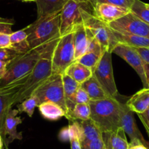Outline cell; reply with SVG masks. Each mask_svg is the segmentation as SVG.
<instances>
[{"label":"cell","instance_id":"1","mask_svg":"<svg viewBox=\"0 0 149 149\" xmlns=\"http://www.w3.org/2000/svg\"><path fill=\"white\" fill-rule=\"evenodd\" d=\"M59 39L58 38L46 45L29 50L9 62L5 74L0 80V87L31 72L42 57L53 52L54 48Z\"/></svg>","mask_w":149,"mask_h":149},{"label":"cell","instance_id":"2","mask_svg":"<svg viewBox=\"0 0 149 149\" xmlns=\"http://www.w3.org/2000/svg\"><path fill=\"white\" fill-rule=\"evenodd\" d=\"M120 102L116 98L90 100V119L102 133H111L121 127Z\"/></svg>","mask_w":149,"mask_h":149},{"label":"cell","instance_id":"3","mask_svg":"<svg viewBox=\"0 0 149 149\" xmlns=\"http://www.w3.org/2000/svg\"><path fill=\"white\" fill-rule=\"evenodd\" d=\"M61 12H57L45 17L37 18L31 24L23 29L27 34L31 49L46 45L61 37Z\"/></svg>","mask_w":149,"mask_h":149},{"label":"cell","instance_id":"4","mask_svg":"<svg viewBox=\"0 0 149 149\" xmlns=\"http://www.w3.org/2000/svg\"><path fill=\"white\" fill-rule=\"evenodd\" d=\"M93 5L90 1L68 0L61 12L60 35L72 32L74 27L83 23L88 14H93Z\"/></svg>","mask_w":149,"mask_h":149},{"label":"cell","instance_id":"5","mask_svg":"<svg viewBox=\"0 0 149 149\" xmlns=\"http://www.w3.org/2000/svg\"><path fill=\"white\" fill-rule=\"evenodd\" d=\"M52 53L47 54L39 60L28 76L24 84L19 91L15 105L31 96L35 90L42 85L52 73Z\"/></svg>","mask_w":149,"mask_h":149},{"label":"cell","instance_id":"6","mask_svg":"<svg viewBox=\"0 0 149 149\" xmlns=\"http://www.w3.org/2000/svg\"><path fill=\"white\" fill-rule=\"evenodd\" d=\"M31 96L36 98L38 105L45 102H52L61 107L67 112L64 97L62 74H52L33 91Z\"/></svg>","mask_w":149,"mask_h":149},{"label":"cell","instance_id":"7","mask_svg":"<svg viewBox=\"0 0 149 149\" xmlns=\"http://www.w3.org/2000/svg\"><path fill=\"white\" fill-rule=\"evenodd\" d=\"M52 74H63L67 67L75 61L73 33L64 34L60 37L52 52Z\"/></svg>","mask_w":149,"mask_h":149},{"label":"cell","instance_id":"8","mask_svg":"<svg viewBox=\"0 0 149 149\" xmlns=\"http://www.w3.org/2000/svg\"><path fill=\"white\" fill-rule=\"evenodd\" d=\"M83 23L99 42L103 53L106 51L112 53L113 48L119 44L113 30L109 25L97 19L93 14L87 15Z\"/></svg>","mask_w":149,"mask_h":149},{"label":"cell","instance_id":"9","mask_svg":"<svg viewBox=\"0 0 149 149\" xmlns=\"http://www.w3.org/2000/svg\"><path fill=\"white\" fill-rule=\"evenodd\" d=\"M111 54L109 51L103 53L93 74L109 96L116 98L119 92L113 76Z\"/></svg>","mask_w":149,"mask_h":149},{"label":"cell","instance_id":"10","mask_svg":"<svg viewBox=\"0 0 149 149\" xmlns=\"http://www.w3.org/2000/svg\"><path fill=\"white\" fill-rule=\"evenodd\" d=\"M29 73L0 87V134L2 138L4 136V125L6 115L12 109V107L15 105V100L19 91L24 84Z\"/></svg>","mask_w":149,"mask_h":149},{"label":"cell","instance_id":"11","mask_svg":"<svg viewBox=\"0 0 149 149\" xmlns=\"http://www.w3.org/2000/svg\"><path fill=\"white\" fill-rule=\"evenodd\" d=\"M109 26L115 32L149 38V25L131 11L123 17L109 23Z\"/></svg>","mask_w":149,"mask_h":149},{"label":"cell","instance_id":"12","mask_svg":"<svg viewBox=\"0 0 149 149\" xmlns=\"http://www.w3.org/2000/svg\"><path fill=\"white\" fill-rule=\"evenodd\" d=\"M121 127L129 136L130 144H142L149 149V143L141 134L135 122L134 112L128 108L126 104L120 102Z\"/></svg>","mask_w":149,"mask_h":149},{"label":"cell","instance_id":"13","mask_svg":"<svg viewBox=\"0 0 149 149\" xmlns=\"http://www.w3.org/2000/svg\"><path fill=\"white\" fill-rule=\"evenodd\" d=\"M112 53L119 56L128 64H130L140 77L143 85V88H148L146 77L145 69H144L145 62L133 48L124 44L119 43L113 48Z\"/></svg>","mask_w":149,"mask_h":149},{"label":"cell","instance_id":"14","mask_svg":"<svg viewBox=\"0 0 149 149\" xmlns=\"http://www.w3.org/2000/svg\"><path fill=\"white\" fill-rule=\"evenodd\" d=\"M130 12V9L106 3H95L93 4V15L108 25L123 17Z\"/></svg>","mask_w":149,"mask_h":149},{"label":"cell","instance_id":"15","mask_svg":"<svg viewBox=\"0 0 149 149\" xmlns=\"http://www.w3.org/2000/svg\"><path fill=\"white\" fill-rule=\"evenodd\" d=\"M72 33L76 61L87 52L90 41L94 36L83 23L77 25Z\"/></svg>","mask_w":149,"mask_h":149},{"label":"cell","instance_id":"16","mask_svg":"<svg viewBox=\"0 0 149 149\" xmlns=\"http://www.w3.org/2000/svg\"><path fill=\"white\" fill-rule=\"evenodd\" d=\"M18 113L17 109H11L6 115L3 140L5 141L7 146L13 140L23 139L21 132H18L17 131V127L23 122L22 118L20 116H17Z\"/></svg>","mask_w":149,"mask_h":149},{"label":"cell","instance_id":"17","mask_svg":"<svg viewBox=\"0 0 149 149\" xmlns=\"http://www.w3.org/2000/svg\"><path fill=\"white\" fill-rule=\"evenodd\" d=\"M102 55L103 52L100 43L96 38L93 37L90 41L87 52L76 61L87 67L93 72L100 60Z\"/></svg>","mask_w":149,"mask_h":149},{"label":"cell","instance_id":"18","mask_svg":"<svg viewBox=\"0 0 149 149\" xmlns=\"http://www.w3.org/2000/svg\"><path fill=\"white\" fill-rule=\"evenodd\" d=\"M62 80L64 97H65V105L67 108V112L65 115V117H66L73 110L74 106L76 105V93L81 84L65 73L62 74Z\"/></svg>","mask_w":149,"mask_h":149},{"label":"cell","instance_id":"19","mask_svg":"<svg viewBox=\"0 0 149 149\" xmlns=\"http://www.w3.org/2000/svg\"><path fill=\"white\" fill-rule=\"evenodd\" d=\"M125 104L135 113L141 114L146 112L149 108V88H143L137 91Z\"/></svg>","mask_w":149,"mask_h":149},{"label":"cell","instance_id":"20","mask_svg":"<svg viewBox=\"0 0 149 149\" xmlns=\"http://www.w3.org/2000/svg\"><path fill=\"white\" fill-rule=\"evenodd\" d=\"M79 124L81 146L103 137V133L99 127L90 118L86 121H80Z\"/></svg>","mask_w":149,"mask_h":149},{"label":"cell","instance_id":"21","mask_svg":"<svg viewBox=\"0 0 149 149\" xmlns=\"http://www.w3.org/2000/svg\"><path fill=\"white\" fill-rule=\"evenodd\" d=\"M68 0H36L37 18L45 17L61 11Z\"/></svg>","mask_w":149,"mask_h":149},{"label":"cell","instance_id":"22","mask_svg":"<svg viewBox=\"0 0 149 149\" xmlns=\"http://www.w3.org/2000/svg\"><path fill=\"white\" fill-rule=\"evenodd\" d=\"M64 73L81 84L93 75V72L86 66L75 61L67 67Z\"/></svg>","mask_w":149,"mask_h":149},{"label":"cell","instance_id":"23","mask_svg":"<svg viewBox=\"0 0 149 149\" xmlns=\"http://www.w3.org/2000/svg\"><path fill=\"white\" fill-rule=\"evenodd\" d=\"M81 86L87 92L90 100H100L109 96L93 74L81 83Z\"/></svg>","mask_w":149,"mask_h":149},{"label":"cell","instance_id":"24","mask_svg":"<svg viewBox=\"0 0 149 149\" xmlns=\"http://www.w3.org/2000/svg\"><path fill=\"white\" fill-rule=\"evenodd\" d=\"M41 115L49 121H57L65 117V111L58 104L52 102H45L38 105Z\"/></svg>","mask_w":149,"mask_h":149},{"label":"cell","instance_id":"25","mask_svg":"<svg viewBox=\"0 0 149 149\" xmlns=\"http://www.w3.org/2000/svg\"><path fill=\"white\" fill-rule=\"evenodd\" d=\"M119 43L128 45L132 48H149V38L138 35L123 34L113 31Z\"/></svg>","mask_w":149,"mask_h":149},{"label":"cell","instance_id":"26","mask_svg":"<svg viewBox=\"0 0 149 149\" xmlns=\"http://www.w3.org/2000/svg\"><path fill=\"white\" fill-rule=\"evenodd\" d=\"M10 48L19 53H26L31 50L27 34L23 29L10 34Z\"/></svg>","mask_w":149,"mask_h":149},{"label":"cell","instance_id":"27","mask_svg":"<svg viewBox=\"0 0 149 149\" xmlns=\"http://www.w3.org/2000/svg\"><path fill=\"white\" fill-rule=\"evenodd\" d=\"M90 106L89 104H76L73 110L65 118L70 121H86L90 118Z\"/></svg>","mask_w":149,"mask_h":149},{"label":"cell","instance_id":"28","mask_svg":"<svg viewBox=\"0 0 149 149\" xmlns=\"http://www.w3.org/2000/svg\"><path fill=\"white\" fill-rule=\"evenodd\" d=\"M109 143L111 149H129V143L122 127L113 132L109 133Z\"/></svg>","mask_w":149,"mask_h":149},{"label":"cell","instance_id":"29","mask_svg":"<svg viewBox=\"0 0 149 149\" xmlns=\"http://www.w3.org/2000/svg\"><path fill=\"white\" fill-rule=\"evenodd\" d=\"M69 127V141L71 149H82L81 143V133H80L79 121H74Z\"/></svg>","mask_w":149,"mask_h":149},{"label":"cell","instance_id":"30","mask_svg":"<svg viewBox=\"0 0 149 149\" xmlns=\"http://www.w3.org/2000/svg\"><path fill=\"white\" fill-rule=\"evenodd\" d=\"M130 11L149 25V8L146 3L141 0H135L130 8Z\"/></svg>","mask_w":149,"mask_h":149},{"label":"cell","instance_id":"31","mask_svg":"<svg viewBox=\"0 0 149 149\" xmlns=\"http://www.w3.org/2000/svg\"><path fill=\"white\" fill-rule=\"evenodd\" d=\"M38 107V102L36 98L33 96H31L27 99H24L21 102L17 104V108L19 113L26 112L29 117L31 118L34 112L35 108Z\"/></svg>","mask_w":149,"mask_h":149},{"label":"cell","instance_id":"32","mask_svg":"<svg viewBox=\"0 0 149 149\" xmlns=\"http://www.w3.org/2000/svg\"><path fill=\"white\" fill-rule=\"evenodd\" d=\"M134 1L135 0H90V2L93 5L95 3H106V4H113L118 7L130 9V10L133 4Z\"/></svg>","mask_w":149,"mask_h":149},{"label":"cell","instance_id":"33","mask_svg":"<svg viewBox=\"0 0 149 149\" xmlns=\"http://www.w3.org/2000/svg\"><path fill=\"white\" fill-rule=\"evenodd\" d=\"M23 53H19L11 48H0V61L8 64Z\"/></svg>","mask_w":149,"mask_h":149},{"label":"cell","instance_id":"34","mask_svg":"<svg viewBox=\"0 0 149 149\" xmlns=\"http://www.w3.org/2000/svg\"><path fill=\"white\" fill-rule=\"evenodd\" d=\"M15 20L11 18L0 17V32L11 34L13 32L12 27L15 24Z\"/></svg>","mask_w":149,"mask_h":149},{"label":"cell","instance_id":"35","mask_svg":"<svg viewBox=\"0 0 149 149\" xmlns=\"http://www.w3.org/2000/svg\"><path fill=\"white\" fill-rule=\"evenodd\" d=\"M76 104H89L90 102V98L87 92L80 86L76 93Z\"/></svg>","mask_w":149,"mask_h":149},{"label":"cell","instance_id":"36","mask_svg":"<svg viewBox=\"0 0 149 149\" xmlns=\"http://www.w3.org/2000/svg\"><path fill=\"white\" fill-rule=\"evenodd\" d=\"M81 147H82V149H104L105 143L102 137L97 140H93Z\"/></svg>","mask_w":149,"mask_h":149},{"label":"cell","instance_id":"37","mask_svg":"<svg viewBox=\"0 0 149 149\" xmlns=\"http://www.w3.org/2000/svg\"><path fill=\"white\" fill-rule=\"evenodd\" d=\"M138 118H140L141 121L142 122L149 137V108L146 112L141 114H138Z\"/></svg>","mask_w":149,"mask_h":149},{"label":"cell","instance_id":"38","mask_svg":"<svg viewBox=\"0 0 149 149\" xmlns=\"http://www.w3.org/2000/svg\"><path fill=\"white\" fill-rule=\"evenodd\" d=\"M10 34L0 32V48H10Z\"/></svg>","mask_w":149,"mask_h":149},{"label":"cell","instance_id":"39","mask_svg":"<svg viewBox=\"0 0 149 149\" xmlns=\"http://www.w3.org/2000/svg\"><path fill=\"white\" fill-rule=\"evenodd\" d=\"M144 62L149 64V48H133Z\"/></svg>","mask_w":149,"mask_h":149},{"label":"cell","instance_id":"40","mask_svg":"<svg viewBox=\"0 0 149 149\" xmlns=\"http://www.w3.org/2000/svg\"><path fill=\"white\" fill-rule=\"evenodd\" d=\"M58 138L62 142L69 141V127L68 126L61 129L58 134Z\"/></svg>","mask_w":149,"mask_h":149},{"label":"cell","instance_id":"41","mask_svg":"<svg viewBox=\"0 0 149 149\" xmlns=\"http://www.w3.org/2000/svg\"><path fill=\"white\" fill-rule=\"evenodd\" d=\"M7 63L0 61V80H1V79L4 77V74H5L6 71H7Z\"/></svg>","mask_w":149,"mask_h":149},{"label":"cell","instance_id":"42","mask_svg":"<svg viewBox=\"0 0 149 149\" xmlns=\"http://www.w3.org/2000/svg\"><path fill=\"white\" fill-rule=\"evenodd\" d=\"M103 140L105 143L104 149H111L110 143H109V132L103 133Z\"/></svg>","mask_w":149,"mask_h":149},{"label":"cell","instance_id":"43","mask_svg":"<svg viewBox=\"0 0 149 149\" xmlns=\"http://www.w3.org/2000/svg\"><path fill=\"white\" fill-rule=\"evenodd\" d=\"M129 149H148L142 144H130L129 143Z\"/></svg>","mask_w":149,"mask_h":149},{"label":"cell","instance_id":"44","mask_svg":"<svg viewBox=\"0 0 149 149\" xmlns=\"http://www.w3.org/2000/svg\"><path fill=\"white\" fill-rule=\"evenodd\" d=\"M144 69H145V72H146V77L147 83H148V86L149 88V64L145 62L144 64Z\"/></svg>","mask_w":149,"mask_h":149},{"label":"cell","instance_id":"45","mask_svg":"<svg viewBox=\"0 0 149 149\" xmlns=\"http://www.w3.org/2000/svg\"><path fill=\"white\" fill-rule=\"evenodd\" d=\"M3 145H4V140L0 134V149H3Z\"/></svg>","mask_w":149,"mask_h":149},{"label":"cell","instance_id":"46","mask_svg":"<svg viewBox=\"0 0 149 149\" xmlns=\"http://www.w3.org/2000/svg\"><path fill=\"white\" fill-rule=\"evenodd\" d=\"M20 1H26V2H28V1H36V0H20Z\"/></svg>","mask_w":149,"mask_h":149},{"label":"cell","instance_id":"47","mask_svg":"<svg viewBox=\"0 0 149 149\" xmlns=\"http://www.w3.org/2000/svg\"><path fill=\"white\" fill-rule=\"evenodd\" d=\"M79 1H83V2H86V1H90V0H77Z\"/></svg>","mask_w":149,"mask_h":149},{"label":"cell","instance_id":"48","mask_svg":"<svg viewBox=\"0 0 149 149\" xmlns=\"http://www.w3.org/2000/svg\"><path fill=\"white\" fill-rule=\"evenodd\" d=\"M146 4H147V6H148V7L149 8V4H147V3H146Z\"/></svg>","mask_w":149,"mask_h":149}]
</instances>
